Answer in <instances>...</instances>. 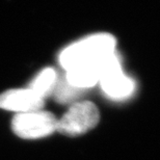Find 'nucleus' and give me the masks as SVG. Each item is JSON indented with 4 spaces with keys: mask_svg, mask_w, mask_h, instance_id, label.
<instances>
[{
    "mask_svg": "<svg viewBox=\"0 0 160 160\" xmlns=\"http://www.w3.org/2000/svg\"><path fill=\"white\" fill-rule=\"evenodd\" d=\"M117 41L109 33H95L66 47L59 54V63L69 70L82 63L98 62L116 52Z\"/></svg>",
    "mask_w": 160,
    "mask_h": 160,
    "instance_id": "1",
    "label": "nucleus"
},
{
    "mask_svg": "<svg viewBox=\"0 0 160 160\" xmlns=\"http://www.w3.org/2000/svg\"><path fill=\"white\" fill-rule=\"evenodd\" d=\"M104 94L114 101L126 100L133 95L135 83L124 74L119 55L114 52L101 63V76L99 80Z\"/></svg>",
    "mask_w": 160,
    "mask_h": 160,
    "instance_id": "2",
    "label": "nucleus"
},
{
    "mask_svg": "<svg viewBox=\"0 0 160 160\" xmlns=\"http://www.w3.org/2000/svg\"><path fill=\"white\" fill-rule=\"evenodd\" d=\"M99 120L100 113L94 103L89 101L76 102L57 120L56 131L67 136H79L94 129Z\"/></svg>",
    "mask_w": 160,
    "mask_h": 160,
    "instance_id": "3",
    "label": "nucleus"
},
{
    "mask_svg": "<svg viewBox=\"0 0 160 160\" xmlns=\"http://www.w3.org/2000/svg\"><path fill=\"white\" fill-rule=\"evenodd\" d=\"M57 129V119L49 111L36 110L17 113L12 120V130L24 139H38L52 134Z\"/></svg>",
    "mask_w": 160,
    "mask_h": 160,
    "instance_id": "4",
    "label": "nucleus"
},
{
    "mask_svg": "<svg viewBox=\"0 0 160 160\" xmlns=\"http://www.w3.org/2000/svg\"><path fill=\"white\" fill-rule=\"evenodd\" d=\"M45 100L30 88H12L0 94V109L25 113L41 110Z\"/></svg>",
    "mask_w": 160,
    "mask_h": 160,
    "instance_id": "5",
    "label": "nucleus"
},
{
    "mask_svg": "<svg viewBox=\"0 0 160 160\" xmlns=\"http://www.w3.org/2000/svg\"><path fill=\"white\" fill-rule=\"evenodd\" d=\"M103 60L73 67L66 71L65 79L71 85L85 91L99 82L101 76V63Z\"/></svg>",
    "mask_w": 160,
    "mask_h": 160,
    "instance_id": "6",
    "label": "nucleus"
},
{
    "mask_svg": "<svg viewBox=\"0 0 160 160\" xmlns=\"http://www.w3.org/2000/svg\"><path fill=\"white\" fill-rule=\"evenodd\" d=\"M58 81L55 70L52 68H45L34 76L29 83L28 88L33 91L44 100L53 95L55 86Z\"/></svg>",
    "mask_w": 160,
    "mask_h": 160,
    "instance_id": "7",
    "label": "nucleus"
},
{
    "mask_svg": "<svg viewBox=\"0 0 160 160\" xmlns=\"http://www.w3.org/2000/svg\"><path fill=\"white\" fill-rule=\"evenodd\" d=\"M84 92V89H80L78 88L71 85L65 79H58L55 89L53 92V96L58 103L62 104H74Z\"/></svg>",
    "mask_w": 160,
    "mask_h": 160,
    "instance_id": "8",
    "label": "nucleus"
}]
</instances>
